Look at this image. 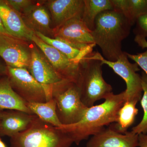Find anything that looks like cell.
Masks as SVG:
<instances>
[{"label": "cell", "mask_w": 147, "mask_h": 147, "mask_svg": "<svg viewBox=\"0 0 147 147\" xmlns=\"http://www.w3.org/2000/svg\"><path fill=\"white\" fill-rule=\"evenodd\" d=\"M104 99L101 104L88 108L77 123L62 125L58 128L68 134L77 145L99 133L105 126L117 121L118 112L125 101V92L117 94L112 92Z\"/></svg>", "instance_id": "6da1fadb"}, {"label": "cell", "mask_w": 147, "mask_h": 147, "mask_svg": "<svg viewBox=\"0 0 147 147\" xmlns=\"http://www.w3.org/2000/svg\"><path fill=\"white\" fill-rule=\"evenodd\" d=\"M131 26L122 13L115 10L104 11L96 17L92 35L104 59L115 61L122 55V42L128 36Z\"/></svg>", "instance_id": "7a4b0ae2"}, {"label": "cell", "mask_w": 147, "mask_h": 147, "mask_svg": "<svg viewBox=\"0 0 147 147\" xmlns=\"http://www.w3.org/2000/svg\"><path fill=\"white\" fill-rule=\"evenodd\" d=\"M11 147H70L73 139L57 127L34 115L24 131L11 137Z\"/></svg>", "instance_id": "3957f363"}, {"label": "cell", "mask_w": 147, "mask_h": 147, "mask_svg": "<svg viewBox=\"0 0 147 147\" xmlns=\"http://www.w3.org/2000/svg\"><path fill=\"white\" fill-rule=\"evenodd\" d=\"M81 71L77 86L80 90L81 100L88 108L94 106L98 100L105 99L112 92V86L102 76L101 61L92 52L80 63Z\"/></svg>", "instance_id": "277c9868"}, {"label": "cell", "mask_w": 147, "mask_h": 147, "mask_svg": "<svg viewBox=\"0 0 147 147\" xmlns=\"http://www.w3.org/2000/svg\"><path fill=\"white\" fill-rule=\"evenodd\" d=\"M52 97L56 102L57 115L63 125L77 123L88 108L82 102L79 87L73 82L64 80L53 86Z\"/></svg>", "instance_id": "5b68a950"}, {"label": "cell", "mask_w": 147, "mask_h": 147, "mask_svg": "<svg viewBox=\"0 0 147 147\" xmlns=\"http://www.w3.org/2000/svg\"><path fill=\"white\" fill-rule=\"evenodd\" d=\"M95 55L103 64L107 65L112 68L125 82V101L138 102L141 100L143 92L142 77L137 73L140 70L139 66L137 63H131L129 61L126 53L123 52L119 59L114 62L105 59L98 52H95Z\"/></svg>", "instance_id": "8992f818"}, {"label": "cell", "mask_w": 147, "mask_h": 147, "mask_svg": "<svg viewBox=\"0 0 147 147\" xmlns=\"http://www.w3.org/2000/svg\"><path fill=\"white\" fill-rule=\"evenodd\" d=\"M9 79L15 92L26 102H45L52 99L45 87L25 68L7 67Z\"/></svg>", "instance_id": "52a82bcc"}, {"label": "cell", "mask_w": 147, "mask_h": 147, "mask_svg": "<svg viewBox=\"0 0 147 147\" xmlns=\"http://www.w3.org/2000/svg\"><path fill=\"white\" fill-rule=\"evenodd\" d=\"M31 40L42 52L63 79L77 84L81 71L80 63L69 59L55 47L42 41L35 34L33 35Z\"/></svg>", "instance_id": "ba28073f"}, {"label": "cell", "mask_w": 147, "mask_h": 147, "mask_svg": "<svg viewBox=\"0 0 147 147\" xmlns=\"http://www.w3.org/2000/svg\"><path fill=\"white\" fill-rule=\"evenodd\" d=\"M0 56L8 67L28 69L31 59V48L25 40L0 34Z\"/></svg>", "instance_id": "9c48e42d"}, {"label": "cell", "mask_w": 147, "mask_h": 147, "mask_svg": "<svg viewBox=\"0 0 147 147\" xmlns=\"http://www.w3.org/2000/svg\"><path fill=\"white\" fill-rule=\"evenodd\" d=\"M28 69L47 91L51 90L53 86L65 80L56 71L42 52L35 46L31 47V59Z\"/></svg>", "instance_id": "30bf717a"}, {"label": "cell", "mask_w": 147, "mask_h": 147, "mask_svg": "<svg viewBox=\"0 0 147 147\" xmlns=\"http://www.w3.org/2000/svg\"><path fill=\"white\" fill-rule=\"evenodd\" d=\"M139 147V134L131 131L122 134L110 126L92 136L86 144V147Z\"/></svg>", "instance_id": "8fae6325"}, {"label": "cell", "mask_w": 147, "mask_h": 147, "mask_svg": "<svg viewBox=\"0 0 147 147\" xmlns=\"http://www.w3.org/2000/svg\"><path fill=\"white\" fill-rule=\"evenodd\" d=\"M53 35L55 38L74 44H95L91 31L88 28L81 17L72 18L53 29Z\"/></svg>", "instance_id": "7c38bea8"}, {"label": "cell", "mask_w": 147, "mask_h": 147, "mask_svg": "<svg viewBox=\"0 0 147 147\" xmlns=\"http://www.w3.org/2000/svg\"><path fill=\"white\" fill-rule=\"evenodd\" d=\"M0 16L9 35L25 41H31L35 33L26 26L21 14L11 7L5 1H0Z\"/></svg>", "instance_id": "4fadbf2b"}, {"label": "cell", "mask_w": 147, "mask_h": 147, "mask_svg": "<svg viewBox=\"0 0 147 147\" xmlns=\"http://www.w3.org/2000/svg\"><path fill=\"white\" fill-rule=\"evenodd\" d=\"M84 0H51L47 6L56 28L72 18L82 17Z\"/></svg>", "instance_id": "5bb4252c"}, {"label": "cell", "mask_w": 147, "mask_h": 147, "mask_svg": "<svg viewBox=\"0 0 147 147\" xmlns=\"http://www.w3.org/2000/svg\"><path fill=\"white\" fill-rule=\"evenodd\" d=\"M35 34L42 41L55 47L69 59L77 63H80L84 58L91 53L96 45L74 44L60 38L46 36L39 32Z\"/></svg>", "instance_id": "9a60e30c"}, {"label": "cell", "mask_w": 147, "mask_h": 147, "mask_svg": "<svg viewBox=\"0 0 147 147\" xmlns=\"http://www.w3.org/2000/svg\"><path fill=\"white\" fill-rule=\"evenodd\" d=\"M21 15L26 26L34 33L39 32L48 37L53 35L51 18L43 5L32 4Z\"/></svg>", "instance_id": "2e32d148"}, {"label": "cell", "mask_w": 147, "mask_h": 147, "mask_svg": "<svg viewBox=\"0 0 147 147\" xmlns=\"http://www.w3.org/2000/svg\"><path fill=\"white\" fill-rule=\"evenodd\" d=\"M34 115L18 110L2 112L0 120V134L11 137L29 126Z\"/></svg>", "instance_id": "e0dca14e"}, {"label": "cell", "mask_w": 147, "mask_h": 147, "mask_svg": "<svg viewBox=\"0 0 147 147\" xmlns=\"http://www.w3.org/2000/svg\"><path fill=\"white\" fill-rule=\"evenodd\" d=\"M26 103L13 90L8 77L0 79V110H18L33 115Z\"/></svg>", "instance_id": "ac0fdd59"}, {"label": "cell", "mask_w": 147, "mask_h": 147, "mask_svg": "<svg viewBox=\"0 0 147 147\" xmlns=\"http://www.w3.org/2000/svg\"><path fill=\"white\" fill-rule=\"evenodd\" d=\"M113 10L123 14L131 26L142 15L147 13V0H112Z\"/></svg>", "instance_id": "d6986e66"}, {"label": "cell", "mask_w": 147, "mask_h": 147, "mask_svg": "<svg viewBox=\"0 0 147 147\" xmlns=\"http://www.w3.org/2000/svg\"><path fill=\"white\" fill-rule=\"evenodd\" d=\"M84 3L82 18L91 31L98 15L104 11L114 9L112 0H84Z\"/></svg>", "instance_id": "ffe728a7"}, {"label": "cell", "mask_w": 147, "mask_h": 147, "mask_svg": "<svg viewBox=\"0 0 147 147\" xmlns=\"http://www.w3.org/2000/svg\"><path fill=\"white\" fill-rule=\"evenodd\" d=\"M26 103L32 114L42 120L56 127L63 125L57 115L56 102L53 98L45 102Z\"/></svg>", "instance_id": "44dd1931"}, {"label": "cell", "mask_w": 147, "mask_h": 147, "mask_svg": "<svg viewBox=\"0 0 147 147\" xmlns=\"http://www.w3.org/2000/svg\"><path fill=\"white\" fill-rule=\"evenodd\" d=\"M137 102L125 101L117 113V121L109 125L119 133L124 134L134 123L139 110L136 108Z\"/></svg>", "instance_id": "7402d4cb"}, {"label": "cell", "mask_w": 147, "mask_h": 147, "mask_svg": "<svg viewBox=\"0 0 147 147\" xmlns=\"http://www.w3.org/2000/svg\"><path fill=\"white\" fill-rule=\"evenodd\" d=\"M141 77L143 95L140 100L144 111V116L141 122L136 126L133 127L131 130L132 132L139 135L147 133V75L143 71Z\"/></svg>", "instance_id": "603a6c76"}, {"label": "cell", "mask_w": 147, "mask_h": 147, "mask_svg": "<svg viewBox=\"0 0 147 147\" xmlns=\"http://www.w3.org/2000/svg\"><path fill=\"white\" fill-rule=\"evenodd\" d=\"M134 30V41L142 48H147V13L139 17Z\"/></svg>", "instance_id": "cb8c5ba5"}, {"label": "cell", "mask_w": 147, "mask_h": 147, "mask_svg": "<svg viewBox=\"0 0 147 147\" xmlns=\"http://www.w3.org/2000/svg\"><path fill=\"white\" fill-rule=\"evenodd\" d=\"M5 1L11 7L21 14L33 4L32 1L30 0H7Z\"/></svg>", "instance_id": "d4e9b609"}, {"label": "cell", "mask_w": 147, "mask_h": 147, "mask_svg": "<svg viewBox=\"0 0 147 147\" xmlns=\"http://www.w3.org/2000/svg\"><path fill=\"white\" fill-rule=\"evenodd\" d=\"M126 55L128 58L134 61L147 75V50L144 53H138L136 55L127 53Z\"/></svg>", "instance_id": "484cf974"}, {"label": "cell", "mask_w": 147, "mask_h": 147, "mask_svg": "<svg viewBox=\"0 0 147 147\" xmlns=\"http://www.w3.org/2000/svg\"><path fill=\"white\" fill-rule=\"evenodd\" d=\"M139 147H147V134H141L139 135Z\"/></svg>", "instance_id": "4316f807"}, {"label": "cell", "mask_w": 147, "mask_h": 147, "mask_svg": "<svg viewBox=\"0 0 147 147\" xmlns=\"http://www.w3.org/2000/svg\"><path fill=\"white\" fill-rule=\"evenodd\" d=\"M0 34L9 35L8 34L7 32V31L6 30L4 26L2 20L1 18V16H0Z\"/></svg>", "instance_id": "83f0119b"}, {"label": "cell", "mask_w": 147, "mask_h": 147, "mask_svg": "<svg viewBox=\"0 0 147 147\" xmlns=\"http://www.w3.org/2000/svg\"><path fill=\"white\" fill-rule=\"evenodd\" d=\"M7 71V69L5 68L0 63V73H3Z\"/></svg>", "instance_id": "f1b7e54d"}, {"label": "cell", "mask_w": 147, "mask_h": 147, "mask_svg": "<svg viewBox=\"0 0 147 147\" xmlns=\"http://www.w3.org/2000/svg\"><path fill=\"white\" fill-rule=\"evenodd\" d=\"M0 147H6L5 144L2 141L1 139H0Z\"/></svg>", "instance_id": "f546056e"}, {"label": "cell", "mask_w": 147, "mask_h": 147, "mask_svg": "<svg viewBox=\"0 0 147 147\" xmlns=\"http://www.w3.org/2000/svg\"><path fill=\"white\" fill-rule=\"evenodd\" d=\"M2 114V112L0 111V120H1V117Z\"/></svg>", "instance_id": "4dcf8cb0"}]
</instances>
